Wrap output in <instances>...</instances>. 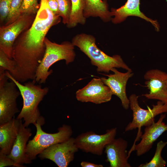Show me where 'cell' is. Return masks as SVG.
<instances>
[{
	"label": "cell",
	"instance_id": "6da1fadb",
	"mask_svg": "<svg viewBox=\"0 0 167 167\" xmlns=\"http://www.w3.org/2000/svg\"><path fill=\"white\" fill-rule=\"evenodd\" d=\"M61 17L49 9L47 0H41L40 6L31 26L15 41L12 58L16 64L13 77L21 83L35 80L37 67L44 55V40L50 29L58 24Z\"/></svg>",
	"mask_w": 167,
	"mask_h": 167
},
{
	"label": "cell",
	"instance_id": "7a4b0ae2",
	"mask_svg": "<svg viewBox=\"0 0 167 167\" xmlns=\"http://www.w3.org/2000/svg\"><path fill=\"white\" fill-rule=\"evenodd\" d=\"M6 76L13 81L17 87L23 99V106L16 118L23 119L24 126L28 127L30 124L35 126L42 116L41 115L38 105L49 92L47 87L42 88L36 84L35 80L22 84L15 79L10 72L6 71Z\"/></svg>",
	"mask_w": 167,
	"mask_h": 167
},
{
	"label": "cell",
	"instance_id": "3957f363",
	"mask_svg": "<svg viewBox=\"0 0 167 167\" xmlns=\"http://www.w3.org/2000/svg\"><path fill=\"white\" fill-rule=\"evenodd\" d=\"M72 43L89 58L91 64L96 66L98 72L109 73L114 68L126 71L131 70L120 56H110L100 50L96 45V38L92 35L84 33L78 34L73 38Z\"/></svg>",
	"mask_w": 167,
	"mask_h": 167
},
{
	"label": "cell",
	"instance_id": "277c9868",
	"mask_svg": "<svg viewBox=\"0 0 167 167\" xmlns=\"http://www.w3.org/2000/svg\"><path fill=\"white\" fill-rule=\"evenodd\" d=\"M45 50L43 57L36 71L35 80L40 84H45L53 72L50 67L55 62L64 60L66 64L73 62L75 57V46L68 41L61 44L52 42L46 37L44 40Z\"/></svg>",
	"mask_w": 167,
	"mask_h": 167
},
{
	"label": "cell",
	"instance_id": "5b68a950",
	"mask_svg": "<svg viewBox=\"0 0 167 167\" xmlns=\"http://www.w3.org/2000/svg\"><path fill=\"white\" fill-rule=\"evenodd\" d=\"M45 123V119L42 117L37 121L35 126L36 130L35 135L28 142L26 153L32 161L36 159L37 155L47 148L67 140L72 134L71 126L65 124L58 129L57 132L47 133L43 131L41 128Z\"/></svg>",
	"mask_w": 167,
	"mask_h": 167
},
{
	"label": "cell",
	"instance_id": "8992f818",
	"mask_svg": "<svg viewBox=\"0 0 167 167\" xmlns=\"http://www.w3.org/2000/svg\"><path fill=\"white\" fill-rule=\"evenodd\" d=\"M0 71V125L10 121L19 112L17 99L20 95L15 83Z\"/></svg>",
	"mask_w": 167,
	"mask_h": 167
},
{
	"label": "cell",
	"instance_id": "52a82bcc",
	"mask_svg": "<svg viewBox=\"0 0 167 167\" xmlns=\"http://www.w3.org/2000/svg\"><path fill=\"white\" fill-rule=\"evenodd\" d=\"M138 96L135 94L129 97L130 107L133 112V118L125 128V132L132 131L138 128L139 134L142 127L151 125L154 121L155 118L157 115L167 112V104L158 101L156 104L152 105V108L147 106L148 109H145L139 106Z\"/></svg>",
	"mask_w": 167,
	"mask_h": 167
},
{
	"label": "cell",
	"instance_id": "ba28073f",
	"mask_svg": "<svg viewBox=\"0 0 167 167\" xmlns=\"http://www.w3.org/2000/svg\"><path fill=\"white\" fill-rule=\"evenodd\" d=\"M36 14L24 13L12 23L0 27V50L12 59L14 43L19 36L28 29L32 24Z\"/></svg>",
	"mask_w": 167,
	"mask_h": 167
},
{
	"label": "cell",
	"instance_id": "9c48e42d",
	"mask_svg": "<svg viewBox=\"0 0 167 167\" xmlns=\"http://www.w3.org/2000/svg\"><path fill=\"white\" fill-rule=\"evenodd\" d=\"M117 128L108 129L105 133L98 135L92 131L81 133L75 138L79 149L84 152L101 155L106 146L115 138Z\"/></svg>",
	"mask_w": 167,
	"mask_h": 167
},
{
	"label": "cell",
	"instance_id": "30bf717a",
	"mask_svg": "<svg viewBox=\"0 0 167 167\" xmlns=\"http://www.w3.org/2000/svg\"><path fill=\"white\" fill-rule=\"evenodd\" d=\"M79 149L75 144V138L71 137L63 142L49 147L38 156L41 160L47 159L53 161L59 167H67L74 160L75 153Z\"/></svg>",
	"mask_w": 167,
	"mask_h": 167
},
{
	"label": "cell",
	"instance_id": "8fae6325",
	"mask_svg": "<svg viewBox=\"0 0 167 167\" xmlns=\"http://www.w3.org/2000/svg\"><path fill=\"white\" fill-rule=\"evenodd\" d=\"M113 93L110 88L100 78H93L86 86L75 93L77 100L81 102L101 104L108 102Z\"/></svg>",
	"mask_w": 167,
	"mask_h": 167
},
{
	"label": "cell",
	"instance_id": "7c38bea8",
	"mask_svg": "<svg viewBox=\"0 0 167 167\" xmlns=\"http://www.w3.org/2000/svg\"><path fill=\"white\" fill-rule=\"evenodd\" d=\"M148 93L142 95L149 99L157 100L167 104V73L158 69H152L144 75Z\"/></svg>",
	"mask_w": 167,
	"mask_h": 167
},
{
	"label": "cell",
	"instance_id": "4fadbf2b",
	"mask_svg": "<svg viewBox=\"0 0 167 167\" xmlns=\"http://www.w3.org/2000/svg\"><path fill=\"white\" fill-rule=\"evenodd\" d=\"M111 71L113 72V74L104 75L107 78L103 77L101 78L104 84L110 88L113 95L120 99L123 107L127 109L130 107V101L126 95V86L128 81L134 73L131 70L123 73L115 68L112 69Z\"/></svg>",
	"mask_w": 167,
	"mask_h": 167
},
{
	"label": "cell",
	"instance_id": "5bb4252c",
	"mask_svg": "<svg viewBox=\"0 0 167 167\" xmlns=\"http://www.w3.org/2000/svg\"><path fill=\"white\" fill-rule=\"evenodd\" d=\"M166 117V113L161 114L157 122L154 121L151 125L146 127L143 134L141 136L140 142L134 144L131 150L136 151L137 156H141L149 151L154 143L167 131V124L163 122Z\"/></svg>",
	"mask_w": 167,
	"mask_h": 167
},
{
	"label": "cell",
	"instance_id": "9a60e30c",
	"mask_svg": "<svg viewBox=\"0 0 167 167\" xmlns=\"http://www.w3.org/2000/svg\"><path fill=\"white\" fill-rule=\"evenodd\" d=\"M128 142L122 138L113 139L105 148L107 162L110 167H131L128 161Z\"/></svg>",
	"mask_w": 167,
	"mask_h": 167
},
{
	"label": "cell",
	"instance_id": "2e32d148",
	"mask_svg": "<svg viewBox=\"0 0 167 167\" xmlns=\"http://www.w3.org/2000/svg\"><path fill=\"white\" fill-rule=\"evenodd\" d=\"M32 134L31 128L25 126L22 122L11 151L8 155L17 164L24 166V164L32 163L26 153L27 143Z\"/></svg>",
	"mask_w": 167,
	"mask_h": 167
},
{
	"label": "cell",
	"instance_id": "e0dca14e",
	"mask_svg": "<svg viewBox=\"0 0 167 167\" xmlns=\"http://www.w3.org/2000/svg\"><path fill=\"white\" fill-rule=\"evenodd\" d=\"M140 0H127L125 4L120 7L111 9L112 16L114 17L111 20L115 24L119 23L124 21L129 16L139 17L150 22L154 26L157 31L159 29V25L156 20L147 17L140 10Z\"/></svg>",
	"mask_w": 167,
	"mask_h": 167
},
{
	"label": "cell",
	"instance_id": "ac0fdd59",
	"mask_svg": "<svg viewBox=\"0 0 167 167\" xmlns=\"http://www.w3.org/2000/svg\"><path fill=\"white\" fill-rule=\"evenodd\" d=\"M22 119L14 117L9 121L0 125V152L9 155L17 138Z\"/></svg>",
	"mask_w": 167,
	"mask_h": 167
},
{
	"label": "cell",
	"instance_id": "d6986e66",
	"mask_svg": "<svg viewBox=\"0 0 167 167\" xmlns=\"http://www.w3.org/2000/svg\"><path fill=\"white\" fill-rule=\"evenodd\" d=\"M85 2L84 15L86 18L99 17L105 22L111 20L112 16L106 0H85Z\"/></svg>",
	"mask_w": 167,
	"mask_h": 167
},
{
	"label": "cell",
	"instance_id": "ffe728a7",
	"mask_svg": "<svg viewBox=\"0 0 167 167\" xmlns=\"http://www.w3.org/2000/svg\"><path fill=\"white\" fill-rule=\"evenodd\" d=\"M71 10L68 24L69 28H74L77 24H84L86 18L84 16V11L85 6V0H71Z\"/></svg>",
	"mask_w": 167,
	"mask_h": 167
},
{
	"label": "cell",
	"instance_id": "44dd1931",
	"mask_svg": "<svg viewBox=\"0 0 167 167\" xmlns=\"http://www.w3.org/2000/svg\"><path fill=\"white\" fill-rule=\"evenodd\" d=\"M167 144V141H160L157 143L154 156L148 162L140 164L139 167H164L166 161L161 156V152Z\"/></svg>",
	"mask_w": 167,
	"mask_h": 167
},
{
	"label": "cell",
	"instance_id": "7402d4cb",
	"mask_svg": "<svg viewBox=\"0 0 167 167\" xmlns=\"http://www.w3.org/2000/svg\"><path fill=\"white\" fill-rule=\"evenodd\" d=\"M16 66L15 61L9 58L4 52L0 50V71H7L13 76Z\"/></svg>",
	"mask_w": 167,
	"mask_h": 167
},
{
	"label": "cell",
	"instance_id": "603a6c76",
	"mask_svg": "<svg viewBox=\"0 0 167 167\" xmlns=\"http://www.w3.org/2000/svg\"><path fill=\"white\" fill-rule=\"evenodd\" d=\"M60 13V16L62 18V22L67 24L69 21L71 10V0H57Z\"/></svg>",
	"mask_w": 167,
	"mask_h": 167
},
{
	"label": "cell",
	"instance_id": "cb8c5ba5",
	"mask_svg": "<svg viewBox=\"0 0 167 167\" xmlns=\"http://www.w3.org/2000/svg\"><path fill=\"white\" fill-rule=\"evenodd\" d=\"M23 2L24 0H12L9 13L4 25L12 23L20 15V10Z\"/></svg>",
	"mask_w": 167,
	"mask_h": 167
},
{
	"label": "cell",
	"instance_id": "d4e9b609",
	"mask_svg": "<svg viewBox=\"0 0 167 167\" xmlns=\"http://www.w3.org/2000/svg\"><path fill=\"white\" fill-rule=\"evenodd\" d=\"M40 6L38 0H24L20 10V15L24 13L36 15Z\"/></svg>",
	"mask_w": 167,
	"mask_h": 167
},
{
	"label": "cell",
	"instance_id": "484cf974",
	"mask_svg": "<svg viewBox=\"0 0 167 167\" xmlns=\"http://www.w3.org/2000/svg\"><path fill=\"white\" fill-rule=\"evenodd\" d=\"M12 0H0V24L5 22L9 13Z\"/></svg>",
	"mask_w": 167,
	"mask_h": 167
},
{
	"label": "cell",
	"instance_id": "4316f807",
	"mask_svg": "<svg viewBox=\"0 0 167 167\" xmlns=\"http://www.w3.org/2000/svg\"><path fill=\"white\" fill-rule=\"evenodd\" d=\"M13 166L16 167H24L16 163L12 159L10 158L8 155L0 152V167H4Z\"/></svg>",
	"mask_w": 167,
	"mask_h": 167
},
{
	"label": "cell",
	"instance_id": "83f0119b",
	"mask_svg": "<svg viewBox=\"0 0 167 167\" xmlns=\"http://www.w3.org/2000/svg\"><path fill=\"white\" fill-rule=\"evenodd\" d=\"M47 3L49 9L53 13L60 16L58 5L57 0H47Z\"/></svg>",
	"mask_w": 167,
	"mask_h": 167
},
{
	"label": "cell",
	"instance_id": "f1b7e54d",
	"mask_svg": "<svg viewBox=\"0 0 167 167\" xmlns=\"http://www.w3.org/2000/svg\"><path fill=\"white\" fill-rule=\"evenodd\" d=\"M80 165L82 167H103V166L102 165L97 164L95 163L89 162L87 161H83Z\"/></svg>",
	"mask_w": 167,
	"mask_h": 167
}]
</instances>
